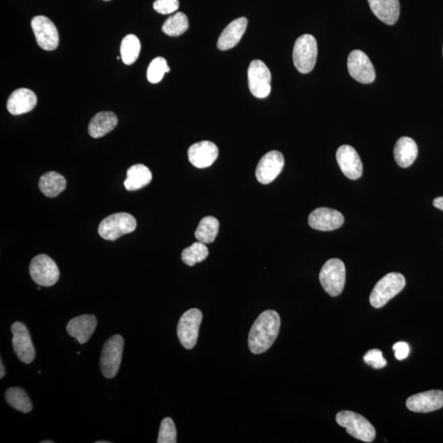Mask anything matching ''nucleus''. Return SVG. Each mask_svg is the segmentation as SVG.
<instances>
[{
	"mask_svg": "<svg viewBox=\"0 0 443 443\" xmlns=\"http://www.w3.org/2000/svg\"><path fill=\"white\" fill-rule=\"evenodd\" d=\"M280 326L281 320L276 311L269 310L260 314L250 331V352L258 354L268 351L278 337Z\"/></svg>",
	"mask_w": 443,
	"mask_h": 443,
	"instance_id": "obj_1",
	"label": "nucleus"
},
{
	"mask_svg": "<svg viewBox=\"0 0 443 443\" xmlns=\"http://www.w3.org/2000/svg\"><path fill=\"white\" fill-rule=\"evenodd\" d=\"M405 286V278L403 274L390 273L377 283L370 294V301L376 309L384 307L386 303L393 299L403 290Z\"/></svg>",
	"mask_w": 443,
	"mask_h": 443,
	"instance_id": "obj_2",
	"label": "nucleus"
},
{
	"mask_svg": "<svg viewBox=\"0 0 443 443\" xmlns=\"http://www.w3.org/2000/svg\"><path fill=\"white\" fill-rule=\"evenodd\" d=\"M336 421L340 426L346 428L350 435L365 442H372L375 440L376 431L373 424L361 414L348 412H339Z\"/></svg>",
	"mask_w": 443,
	"mask_h": 443,
	"instance_id": "obj_3",
	"label": "nucleus"
},
{
	"mask_svg": "<svg viewBox=\"0 0 443 443\" xmlns=\"http://www.w3.org/2000/svg\"><path fill=\"white\" fill-rule=\"evenodd\" d=\"M137 220L132 214L117 213L102 220L98 232L102 239L115 241L119 237L136 230Z\"/></svg>",
	"mask_w": 443,
	"mask_h": 443,
	"instance_id": "obj_4",
	"label": "nucleus"
},
{
	"mask_svg": "<svg viewBox=\"0 0 443 443\" xmlns=\"http://www.w3.org/2000/svg\"><path fill=\"white\" fill-rule=\"evenodd\" d=\"M318 55V45L313 36L306 34L296 40L293 49V63L300 73H309L314 69Z\"/></svg>",
	"mask_w": 443,
	"mask_h": 443,
	"instance_id": "obj_5",
	"label": "nucleus"
},
{
	"mask_svg": "<svg viewBox=\"0 0 443 443\" xmlns=\"http://www.w3.org/2000/svg\"><path fill=\"white\" fill-rule=\"evenodd\" d=\"M320 281L329 296H339L346 283V267L343 261L338 259L328 260L321 269Z\"/></svg>",
	"mask_w": 443,
	"mask_h": 443,
	"instance_id": "obj_6",
	"label": "nucleus"
},
{
	"mask_svg": "<svg viewBox=\"0 0 443 443\" xmlns=\"http://www.w3.org/2000/svg\"><path fill=\"white\" fill-rule=\"evenodd\" d=\"M124 340L116 334L107 341L103 347L100 357V370L107 379H113L119 370L122 361Z\"/></svg>",
	"mask_w": 443,
	"mask_h": 443,
	"instance_id": "obj_7",
	"label": "nucleus"
},
{
	"mask_svg": "<svg viewBox=\"0 0 443 443\" xmlns=\"http://www.w3.org/2000/svg\"><path fill=\"white\" fill-rule=\"evenodd\" d=\"M202 319V311L198 309H190L181 317L177 324V337L186 349H193L197 345Z\"/></svg>",
	"mask_w": 443,
	"mask_h": 443,
	"instance_id": "obj_8",
	"label": "nucleus"
},
{
	"mask_svg": "<svg viewBox=\"0 0 443 443\" xmlns=\"http://www.w3.org/2000/svg\"><path fill=\"white\" fill-rule=\"evenodd\" d=\"M29 272L33 281L42 287L54 286L59 279L57 264L46 255H37L31 260Z\"/></svg>",
	"mask_w": 443,
	"mask_h": 443,
	"instance_id": "obj_9",
	"label": "nucleus"
},
{
	"mask_svg": "<svg viewBox=\"0 0 443 443\" xmlns=\"http://www.w3.org/2000/svg\"><path fill=\"white\" fill-rule=\"evenodd\" d=\"M271 73L260 60L251 62L248 69L249 88L255 97L264 99L271 92Z\"/></svg>",
	"mask_w": 443,
	"mask_h": 443,
	"instance_id": "obj_10",
	"label": "nucleus"
},
{
	"mask_svg": "<svg viewBox=\"0 0 443 443\" xmlns=\"http://www.w3.org/2000/svg\"><path fill=\"white\" fill-rule=\"evenodd\" d=\"M37 44L41 49L53 51L58 48L59 36L53 22L45 16H36L31 20Z\"/></svg>",
	"mask_w": 443,
	"mask_h": 443,
	"instance_id": "obj_11",
	"label": "nucleus"
},
{
	"mask_svg": "<svg viewBox=\"0 0 443 443\" xmlns=\"http://www.w3.org/2000/svg\"><path fill=\"white\" fill-rule=\"evenodd\" d=\"M350 75L363 84H370L375 80V68L370 58L361 50H353L347 59Z\"/></svg>",
	"mask_w": 443,
	"mask_h": 443,
	"instance_id": "obj_12",
	"label": "nucleus"
},
{
	"mask_svg": "<svg viewBox=\"0 0 443 443\" xmlns=\"http://www.w3.org/2000/svg\"><path fill=\"white\" fill-rule=\"evenodd\" d=\"M13 347L18 359L25 363L35 360L36 351L29 331L25 324L16 322L12 325Z\"/></svg>",
	"mask_w": 443,
	"mask_h": 443,
	"instance_id": "obj_13",
	"label": "nucleus"
},
{
	"mask_svg": "<svg viewBox=\"0 0 443 443\" xmlns=\"http://www.w3.org/2000/svg\"><path fill=\"white\" fill-rule=\"evenodd\" d=\"M284 167V157L277 151H270L263 156L256 167V179L262 184L271 183L281 174Z\"/></svg>",
	"mask_w": 443,
	"mask_h": 443,
	"instance_id": "obj_14",
	"label": "nucleus"
},
{
	"mask_svg": "<svg viewBox=\"0 0 443 443\" xmlns=\"http://www.w3.org/2000/svg\"><path fill=\"white\" fill-rule=\"evenodd\" d=\"M309 225L315 230L327 232L341 227L344 217L341 213L330 208H318L310 214Z\"/></svg>",
	"mask_w": 443,
	"mask_h": 443,
	"instance_id": "obj_15",
	"label": "nucleus"
},
{
	"mask_svg": "<svg viewBox=\"0 0 443 443\" xmlns=\"http://www.w3.org/2000/svg\"><path fill=\"white\" fill-rule=\"evenodd\" d=\"M336 158H337L340 169L347 179L356 180L362 176V162L358 153L352 147L347 146V144L340 147Z\"/></svg>",
	"mask_w": 443,
	"mask_h": 443,
	"instance_id": "obj_16",
	"label": "nucleus"
},
{
	"mask_svg": "<svg viewBox=\"0 0 443 443\" xmlns=\"http://www.w3.org/2000/svg\"><path fill=\"white\" fill-rule=\"evenodd\" d=\"M407 407L414 412L428 413L443 407V391L431 390L410 396Z\"/></svg>",
	"mask_w": 443,
	"mask_h": 443,
	"instance_id": "obj_17",
	"label": "nucleus"
},
{
	"mask_svg": "<svg viewBox=\"0 0 443 443\" xmlns=\"http://www.w3.org/2000/svg\"><path fill=\"white\" fill-rule=\"evenodd\" d=\"M218 156V149L216 144L203 141L193 144L188 150V158L190 164L205 169L211 167L216 161Z\"/></svg>",
	"mask_w": 443,
	"mask_h": 443,
	"instance_id": "obj_18",
	"label": "nucleus"
},
{
	"mask_svg": "<svg viewBox=\"0 0 443 443\" xmlns=\"http://www.w3.org/2000/svg\"><path fill=\"white\" fill-rule=\"evenodd\" d=\"M37 105V97L29 89L20 88L14 91L8 97L7 109L13 115L29 113Z\"/></svg>",
	"mask_w": 443,
	"mask_h": 443,
	"instance_id": "obj_19",
	"label": "nucleus"
},
{
	"mask_svg": "<svg viewBox=\"0 0 443 443\" xmlns=\"http://www.w3.org/2000/svg\"><path fill=\"white\" fill-rule=\"evenodd\" d=\"M96 326L97 320L94 315H83L70 320L67 325V331L79 343L85 344L94 333Z\"/></svg>",
	"mask_w": 443,
	"mask_h": 443,
	"instance_id": "obj_20",
	"label": "nucleus"
},
{
	"mask_svg": "<svg viewBox=\"0 0 443 443\" xmlns=\"http://www.w3.org/2000/svg\"><path fill=\"white\" fill-rule=\"evenodd\" d=\"M247 25L248 21L246 17L237 18L232 21L219 36L217 45L218 50L225 51L235 47L243 36Z\"/></svg>",
	"mask_w": 443,
	"mask_h": 443,
	"instance_id": "obj_21",
	"label": "nucleus"
},
{
	"mask_svg": "<svg viewBox=\"0 0 443 443\" xmlns=\"http://www.w3.org/2000/svg\"><path fill=\"white\" fill-rule=\"evenodd\" d=\"M375 15L388 25H394L400 16L399 0H368Z\"/></svg>",
	"mask_w": 443,
	"mask_h": 443,
	"instance_id": "obj_22",
	"label": "nucleus"
},
{
	"mask_svg": "<svg viewBox=\"0 0 443 443\" xmlns=\"http://www.w3.org/2000/svg\"><path fill=\"white\" fill-rule=\"evenodd\" d=\"M118 117L113 112H100L91 120L88 132L93 138H100L110 133L118 125Z\"/></svg>",
	"mask_w": 443,
	"mask_h": 443,
	"instance_id": "obj_23",
	"label": "nucleus"
},
{
	"mask_svg": "<svg viewBox=\"0 0 443 443\" xmlns=\"http://www.w3.org/2000/svg\"><path fill=\"white\" fill-rule=\"evenodd\" d=\"M418 147L413 139L403 137L396 143L394 148V158L400 167H408L416 160Z\"/></svg>",
	"mask_w": 443,
	"mask_h": 443,
	"instance_id": "obj_24",
	"label": "nucleus"
},
{
	"mask_svg": "<svg viewBox=\"0 0 443 443\" xmlns=\"http://www.w3.org/2000/svg\"><path fill=\"white\" fill-rule=\"evenodd\" d=\"M67 181L59 172H49L42 175L39 180V188L45 197L53 198L58 197L66 189Z\"/></svg>",
	"mask_w": 443,
	"mask_h": 443,
	"instance_id": "obj_25",
	"label": "nucleus"
},
{
	"mask_svg": "<svg viewBox=\"0 0 443 443\" xmlns=\"http://www.w3.org/2000/svg\"><path fill=\"white\" fill-rule=\"evenodd\" d=\"M151 180V172L147 166L135 165L129 167L124 186L128 190H137L150 184Z\"/></svg>",
	"mask_w": 443,
	"mask_h": 443,
	"instance_id": "obj_26",
	"label": "nucleus"
},
{
	"mask_svg": "<svg viewBox=\"0 0 443 443\" xmlns=\"http://www.w3.org/2000/svg\"><path fill=\"white\" fill-rule=\"evenodd\" d=\"M218 230L219 222L216 218L204 217L200 220L195 232V239L204 244L212 243L216 239Z\"/></svg>",
	"mask_w": 443,
	"mask_h": 443,
	"instance_id": "obj_27",
	"label": "nucleus"
},
{
	"mask_svg": "<svg viewBox=\"0 0 443 443\" xmlns=\"http://www.w3.org/2000/svg\"><path fill=\"white\" fill-rule=\"evenodd\" d=\"M141 41L137 36H126L121 43V59L126 65H132L137 61L141 53Z\"/></svg>",
	"mask_w": 443,
	"mask_h": 443,
	"instance_id": "obj_28",
	"label": "nucleus"
},
{
	"mask_svg": "<svg viewBox=\"0 0 443 443\" xmlns=\"http://www.w3.org/2000/svg\"><path fill=\"white\" fill-rule=\"evenodd\" d=\"M189 28L188 18L183 13H176L165 22L162 31L170 36H179Z\"/></svg>",
	"mask_w": 443,
	"mask_h": 443,
	"instance_id": "obj_29",
	"label": "nucleus"
},
{
	"mask_svg": "<svg viewBox=\"0 0 443 443\" xmlns=\"http://www.w3.org/2000/svg\"><path fill=\"white\" fill-rule=\"evenodd\" d=\"M6 402L14 409L23 413H29L32 404L29 396L24 390L20 388H10L6 393Z\"/></svg>",
	"mask_w": 443,
	"mask_h": 443,
	"instance_id": "obj_30",
	"label": "nucleus"
},
{
	"mask_svg": "<svg viewBox=\"0 0 443 443\" xmlns=\"http://www.w3.org/2000/svg\"><path fill=\"white\" fill-rule=\"evenodd\" d=\"M208 255L209 250L207 244L197 241L183 250L181 253V260L186 265L194 266L202 262L208 257Z\"/></svg>",
	"mask_w": 443,
	"mask_h": 443,
	"instance_id": "obj_31",
	"label": "nucleus"
},
{
	"mask_svg": "<svg viewBox=\"0 0 443 443\" xmlns=\"http://www.w3.org/2000/svg\"><path fill=\"white\" fill-rule=\"evenodd\" d=\"M170 72V68L166 59L157 57L153 59L147 69V79L151 83L160 82L164 78L165 74Z\"/></svg>",
	"mask_w": 443,
	"mask_h": 443,
	"instance_id": "obj_32",
	"label": "nucleus"
},
{
	"mask_svg": "<svg viewBox=\"0 0 443 443\" xmlns=\"http://www.w3.org/2000/svg\"><path fill=\"white\" fill-rule=\"evenodd\" d=\"M158 443H176L177 430L174 421L171 418L163 419L160 433H158Z\"/></svg>",
	"mask_w": 443,
	"mask_h": 443,
	"instance_id": "obj_33",
	"label": "nucleus"
},
{
	"mask_svg": "<svg viewBox=\"0 0 443 443\" xmlns=\"http://www.w3.org/2000/svg\"><path fill=\"white\" fill-rule=\"evenodd\" d=\"M363 361L374 368H382L386 366V361L379 349L368 351L363 356Z\"/></svg>",
	"mask_w": 443,
	"mask_h": 443,
	"instance_id": "obj_34",
	"label": "nucleus"
},
{
	"mask_svg": "<svg viewBox=\"0 0 443 443\" xmlns=\"http://www.w3.org/2000/svg\"><path fill=\"white\" fill-rule=\"evenodd\" d=\"M153 9L160 14H171L175 13L179 8V0H156L153 4Z\"/></svg>",
	"mask_w": 443,
	"mask_h": 443,
	"instance_id": "obj_35",
	"label": "nucleus"
},
{
	"mask_svg": "<svg viewBox=\"0 0 443 443\" xmlns=\"http://www.w3.org/2000/svg\"><path fill=\"white\" fill-rule=\"evenodd\" d=\"M393 351L395 352V357L398 361H403L407 358L410 353L409 345L404 342L396 343L393 346Z\"/></svg>",
	"mask_w": 443,
	"mask_h": 443,
	"instance_id": "obj_36",
	"label": "nucleus"
},
{
	"mask_svg": "<svg viewBox=\"0 0 443 443\" xmlns=\"http://www.w3.org/2000/svg\"><path fill=\"white\" fill-rule=\"evenodd\" d=\"M433 205L440 211H443V197H437L433 200Z\"/></svg>",
	"mask_w": 443,
	"mask_h": 443,
	"instance_id": "obj_37",
	"label": "nucleus"
},
{
	"mask_svg": "<svg viewBox=\"0 0 443 443\" xmlns=\"http://www.w3.org/2000/svg\"><path fill=\"white\" fill-rule=\"evenodd\" d=\"M0 377H1V379H3V376L6 375V370H4V366L3 365V362L1 360V362H0Z\"/></svg>",
	"mask_w": 443,
	"mask_h": 443,
	"instance_id": "obj_38",
	"label": "nucleus"
},
{
	"mask_svg": "<svg viewBox=\"0 0 443 443\" xmlns=\"http://www.w3.org/2000/svg\"><path fill=\"white\" fill-rule=\"evenodd\" d=\"M52 441H42L41 443H53Z\"/></svg>",
	"mask_w": 443,
	"mask_h": 443,
	"instance_id": "obj_39",
	"label": "nucleus"
},
{
	"mask_svg": "<svg viewBox=\"0 0 443 443\" xmlns=\"http://www.w3.org/2000/svg\"><path fill=\"white\" fill-rule=\"evenodd\" d=\"M96 443H110V442H108V441H106V442L99 441V442H96Z\"/></svg>",
	"mask_w": 443,
	"mask_h": 443,
	"instance_id": "obj_40",
	"label": "nucleus"
},
{
	"mask_svg": "<svg viewBox=\"0 0 443 443\" xmlns=\"http://www.w3.org/2000/svg\"><path fill=\"white\" fill-rule=\"evenodd\" d=\"M105 1H108V0H105Z\"/></svg>",
	"mask_w": 443,
	"mask_h": 443,
	"instance_id": "obj_41",
	"label": "nucleus"
}]
</instances>
